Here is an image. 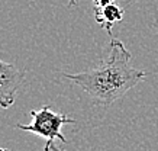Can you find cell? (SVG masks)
Here are the masks:
<instances>
[{"label":"cell","mask_w":158,"mask_h":151,"mask_svg":"<svg viewBox=\"0 0 158 151\" xmlns=\"http://www.w3.org/2000/svg\"><path fill=\"white\" fill-rule=\"evenodd\" d=\"M44 151H62L58 145L54 144V141H47L45 147H44Z\"/></svg>","instance_id":"obj_5"},{"label":"cell","mask_w":158,"mask_h":151,"mask_svg":"<svg viewBox=\"0 0 158 151\" xmlns=\"http://www.w3.org/2000/svg\"><path fill=\"white\" fill-rule=\"evenodd\" d=\"M31 116H32V124H28V125L18 124L16 128L44 136V138H47V141L60 140L62 144L67 142V140L62 135L61 128L64 125L76 124V119H73L64 113L55 112L49 106H42L38 111H31Z\"/></svg>","instance_id":"obj_2"},{"label":"cell","mask_w":158,"mask_h":151,"mask_svg":"<svg viewBox=\"0 0 158 151\" xmlns=\"http://www.w3.org/2000/svg\"><path fill=\"white\" fill-rule=\"evenodd\" d=\"M77 3V0H70V6H74Z\"/></svg>","instance_id":"obj_7"},{"label":"cell","mask_w":158,"mask_h":151,"mask_svg":"<svg viewBox=\"0 0 158 151\" xmlns=\"http://www.w3.org/2000/svg\"><path fill=\"white\" fill-rule=\"evenodd\" d=\"M94 19L109 35H112L113 25L123 19V9L116 3H110L103 7H94Z\"/></svg>","instance_id":"obj_4"},{"label":"cell","mask_w":158,"mask_h":151,"mask_svg":"<svg viewBox=\"0 0 158 151\" xmlns=\"http://www.w3.org/2000/svg\"><path fill=\"white\" fill-rule=\"evenodd\" d=\"M132 55L120 39H110V54L97 67L81 73H64V77L81 87L96 105L110 106L123 98L148 74L131 65Z\"/></svg>","instance_id":"obj_1"},{"label":"cell","mask_w":158,"mask_h":151,"mask_svg":"<svg viewBox=\"0 0 158 151\" xmlns=\"http://www.w3.org/2000/svg\"><path fill=\"white\" fill-rule=\"evenodd\" d=\"M94 7H103V6H107L110 3H115V0H91Z\"/></svg>","instance_id":"obj_6"},{"label":"cell","mask_w":158,"mask_h":151,"mask_svg":"<svg viewBox=\"0 0 158 151\" xmlns=\"http://www.w3.org/2000/svg\"><path fill=\"white\" fill-rule=\"evenodd\" d=\"M26 71L0 60V107L9 109L15 103L16 93L25 82Z\"/></svg>","instance_id":"obj_3"},{"label":"cell","mask_w":158,"mask_h":151,"mask_svg":"<svg viewBox=\"0 0 158 151\" xmlns=\"http://www.w3.org/2000/svg\"><path fill=\"white\" fill-rule=\"evenodd\" d=\"M0 151H10V150H7V148H2V147H0Z\"/></svg>","instance_id":"obj_8"}]
</instances>
